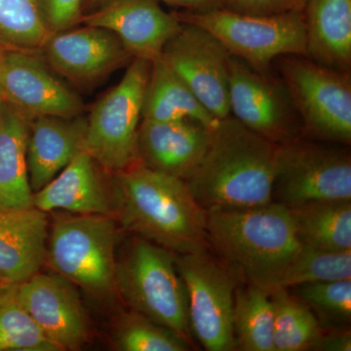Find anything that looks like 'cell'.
<instances>
[{
	"label": "cell",
	"instance_id": "cell-12",
	"mask_svg": "<svg viewBox=\"0 0 351 351\" xmlns=\"http://www.w3.org/2000/svg\"><path fill=\"white\" fill-rule=\"evenodd\" d=\"M160 58L215 119L232 115L228 96L230 54L210 32L182 22L181 29L164 46Z\"/></svg>",
	"mask_w": 351,
	"mask_h": 351
},
{
	"label": "cell",
	"instance_id": "cell-28",
	"mask_svg": "<svg viewBox=\"0 0 351 351\" xmlns=\"http://www.w3.org/2000/svg\"><path fill=\"white\" fill-rule=\"evenodd\" d=\"M341 279H351V250L325 251L302 243L269 291Z\"/></svg>",
	"mask_w": 351,
	"mask_h": 351
},
{
	"label": "cell",
	"instance_id": "cell-14",
	"mask_svg": "<svg viewBox=\"0 0 351 351\" xmlns=\"http://www.w3.org/2000/svg\"><path fill=\"white\" fill-rule=\"evenodd\" d=\"M39 55L53 71L78 85L100 82L133 60L114 34L87 25L53 32Z\"/></svg>",
	"mask_w": 351,
	"mask_h": 351
},
{
	"label": "cell",
	"instance_id": "cell-34",
	"mask_svg": "<svg viewBox=\"0 0 351 351\" xmlns=\"http://www.w3.org/2000/svg\"><path fill=\"white\" fill-rule=\"evenodd\" d=\"M313 350L320 351H350L351 334L350 330L341 328L325 331L323 328L319 339L314 345Z\"/></svg>",
	"mask_w": 351,
	"mask_h": 351
},
{
	"label": "cell",
	"instance_id": "cell-15",
	"mask_svg": "<svg viewBox=\"0 0 351 351\" xmlns=\"http://www.w3.org/2000/svg\"><path fill=\"white\" fill-rule=\"evenodd\" d=\"M25 308L60 350H78L89 339L86 311L75 284L60 274H34L18 284Z\"/></svg>",
	"mask_w": 351,
	"mask_h": 351
},
{
	"label": "cell",
	"instance_id": "cell-8",
	"mask_svg": "<svg viewBox=\"0 0 351 351\" xmlns=\"http://www.w3.org/2000/svg\"><path fill=\"white\" fill-rule=\"evenodd\" d=\"M351 200V157L343 147L301 137L278 145L271 202L292 208Z\"/></svg>",
	"mask_w": 351,
	"mask_h": 351
},
{
	"label": "cell",
	"instance_id": "cell-37",
	"mask_svg": "<svg viewBox=\"0 0 351 351\" xmlns=\"http://www.w3.org/2000/svg\"><path fill=\"white\" fill-rule=\"evenodd\" d=\"M4 105V100L3 98H2L1 92H0V114H1V110L2 108H3Z\"/></svg>",
	"mask_w": 351,
	"mask_h": 351
},
{
	"label": "cell",
	"instance_id": "cell-5",
	"mask_svg": "<svg viewBox=\"0 0 351 351\" xmlns=\"http://www.w3.org/2000/svg\"><path fill=\"white\" fill-rule=\"evenodd\" d=\"M117 223L107 215L59 217L51 226L46 263L56 274L97 297L115 294Z\"/></svg>",
	"mask_w": 351,
	"mask_h": 351
},
{
	"label": "cell",
	"instance_id": "cell-9",
	"mask_svg": "<svg viewBox=\"0 0 351 351\" xmlns=\"http://www.w3.org/2000/svg\"><path fill=\"white\" fill-rule=\"evenodd\" d=\"M152 62L133 58L119 84L95 104L83 149L104 170L117 173L137 162V136Z\"/></svg>",
	"mask_w": 351,
	"mask_h": 351
},
{
	"label": "cell",
	"instance_id": "cell-2",
	"mask_svg": "<svg viewBox=\"0 0 351 351\" xmlns=\"http://www.w3.org/2000/svg\"><path fill=\"white\" fill-rule=\"evenodd\" d=\"M277 149L230 115L214 126L206 154L186 184L206 211L269 204Z\"/></svg>",
	"mask_w": 351,
	"mask_h": 351
},
{
	"label": "cell",
	"instance_id": "cell-26",
	"mask_svg": "<svg viewBox=\"0 0 351 351\" xmlns=\"http://www.w3.org/2000/svg\"><path fill=\"white\" fill-rule=\"evenodd\" d=\"M274 304L276 351L313 350L323 327L315 314L288 289L269 291Z\"/></svg>",
	"mask_w": 351,
	"mask_h": 351
},
{
	"label": "cell",
	"instance_id": "cell-7",
	"mask_svg": "<svg viewBox=\"0 0 351 351\" xmlns=\"http://www.w3.org/2000/svg\"><path fill=\"white\" fill-rule=\"evenodd\" d=\"M274 64L302 120V137L350 145L351 73L302 55H283Z\"/></svg>",
	"mask_w": 351,
	"mask_h": 351
},
{
	"label": "cell",
	"instance_id": "cell-25",
	"mask_svg": "<svg viewBox=\"0 0 351 351\" xmlns=\"http://www.w3.org/2000/svg\"><path fill=\"white\" fill-rule=\"evenodd\" d=\"M274 304L269 291L247 283L237 286L233 302V332L237 350L276 351Z\"/></svg>",
	"mask_w": 351,
	"mask_h": 351
},
{
	"label": "cell",
	"instance_id": "cell-23",
	"mask_svg": "<svg viewBox=\"0 0 351 351\" xmlns=\"http://www.w3.org/2000/svg\"><path fill=\"white\" fill-rule=\"evenodd\" d=\"M197 120L208 127L216 125L215 119L181 77L160 57L152 62L145 87L142 119L174 121Z\"/></svg>",
	"mask_w": 351,
	"mask_h": 351
},
{
	"label": "cell",
	"instance_id": "cell-6",
	"mask_svg": "<svg viewBox=\"0 0 351 351\" xmlns=\"http://www.w3.org/2000/svg\"><path fill=\"white\" fill-rule=\"evenodd\" d=\"M172 14L180 22L206 29L232 56L260 73H271L274 61L283 55L306 56L302 11L258 16L221 7L207 12L182 10Z\"/></svg>",
	"mask_w": 351,
	"mask_h": 351
},
{
	"label": "cell",
	"instance_id": "cell-21",
	"mask_svg": "<svg viewBox=\"0 0 351 351\" xmlns=\"http://www.w3.org/2000/svg\"><path fill=\"white\" fill-rule=\"evenodd\" d=\"M302 15L306 57L351 73V0H306Z\"/></svg>",
	"mask_w": 351,
	"mask_h": 351
},
{
	"label": "cell",
	"instance_id": "cell-29",
	"mask_svg": "<svg viewBox=\"0 0 351 351\" xmlns=\"http://www.w3.org/2000/svg\"><path fill=\"white\" fill-rule=\"evenodd\" d=\"M0 351H61L32 320L17 285L0 283Z\"/></svg>",
	"mask_w": 351,
	"mask_h": 351
},
{
	"label": "cell",
	"instance_id": "cell-18",
	"mask_svg": "<svg viewBox=\"0 0 351 351\" xmlns=\"http://www.w3.org/2000/svg\"><path fill=\"white\" fill-rule=\"evenodd\" d=\"M101 168L86 152H78L52 181L34 193V207L47 214L62 210L114 218V184L108 186Z\"/></svg>",
	"mask_w": 351,
	"mask_h": 351
},
{
	"label": "cell",
	"instance_id": "cell-36",
	"mask_svg": "<svg viewBox=\"0 0 351 351\" xmlns=\"http://www.w3.org/2000/svg\"><path fill=\"white\" fill-rule=\"evenodd\" d=\"M101 0H83V13H84L85 9H87V7H95L97 4L100 2Z\"/></svg>",
	"mask_w": 351,
	"mask_h": 351
},
{
	"label": "cell",
	"instance_id": "cell-20",
	"mask_svg": "<svg viewBox=\"0 0 351 351\" xmlns=\"http://www.w3.org/2000/svg\"><path fill=\"white\" fill-rule=\"evenodd\" d=\"M87 120L36 117L27 120V165L32 191H40L84 151Z\"/></svg>",
	"mask_w": 351,
	"mask_h": 351
},
{
	"label": "cell",
	"instance_id": "cell-31",
	"mask_svg": "<svg viewBox=\"0 0 351 351\" xmlns=\"http://www.w3.org/2000/svg\"><path fill=\"white\" fill-rule=\"evenodd\" d=\"M294 288V295L332 322L348 323L351 319V279L302 284Z\"/></svg>",
	"mask_w": 351,
	"mask_h": 351
},
{
	"label": "cell",
	"instance_id": "cell-17",
	"mask_svg": "<svg viewBox=\"0 0 351 351\" xmlns=\"http://www.w3.org/2000/svg\"><path fill=\"white\" fill-rule=\"evenodd\" d=\"M197 120H141L137 160L149 169L188 181L206 154L212 130Z\"/></svg>",
	"mask_w": 351,
	"mask_h": 351
},
{
	"label": "cell",
	"instance_id": "cell-35",
	"mask_svg": "<svg viewBox=\"0 0 351 351\" xmlns=\"http://www.w3.org/2000/svg\"><path fill=\"white\" fill-rule=\"evenodd\" d=\"M164 3L191 12H207L221 8V0H158Z\"/></svg>",
	"mask_w": 351,
	"mask_h": 351
},
{
	"label": "cell",
	"instance_id": "cell-27",
	"mask_svg": "<svg viewBox=\"0 0 351 351\" xmlns=\"http://www.w3.org/2000/svg\"><path fill=\"white\" fill-rule=\"evenodd\" d=\"M52 32L38 0H0V53H38Z\"/></svg>",
	"mask_w": 351,
	"mask_h": 351
},
{
	"label": "cell",
	"instance_id": "cell-4",
	"mask_svg": "<svg viewBox=\"0 0 351 351\" xmlns=\"http://www.w3.org/2000/svg\"><path fill=\"white\" fill-rule=\"evenodd\" d=\"M115 292L131 311L191 341L188 298L175 254L136 235L115 265Z\"/></svg>",
	"mask_w": 351,
	"mask_h": 351
},
{
	"label": "cell",
	"instance_id": "cell-10",
	"mask_svg": "<svg viewBox=\"0 0 351 351\" xmlns=\"http://www.w3.org/2000/svg\"><path fill=\"white\" fill-rule=\"evenodd\" d=\"M209 251L175 254L188 298L189 329L205 350H237L233 302L239 277Z\"/></svg>",
	"mask_w": 351,
	"mask_h": 351
},
{
	"label": "cell",
	"instance_id": "cell-16",
	"mask_svg": "<svg viewBox=\"0 0 351 351\" xmlns=\"http://www.w3.org/2000/svg\"><path fill=\"white\" fill-rule=\"evenodd\" d=\"M158 0H101L82 15L80 24L112 32L133 58L154 61L181 29L182 22L164 11Z\"/></svg>",
	"mask_w": 351,
	"mask_h": 351
},
{
	"label": "cell",
	"instance_id": "cell-19",
	"mask_svg": "<svg viewBox=\"0 0 351 351\" xmlns=\"http://www.w3.org/2000/svg\"><path fill=\"white\" fill-rule=\"evenodd\" d=\"M49 219L36 207L0 212V283L18 285L47 262Z\"/></svg>",
	"mask_w": 351,
	"mask_h": 351
},
{
	"label": "cell",
	"instance_id": "cell-11",
	"mask_svg": "<svg viewBox=\"0 0 351 351\" xmlns=\"http://www.w3.org/2000/svg\"><path fill=\"white\" fill-rule=\"evenodd\" d=\"M228 96L230 114L261 137L276 145L302 137V120L278 75L230 55Z\"/></svg>",
	"mask_w": 351,
	"mask_h": 351
},
{
	"label": "cell",
	"instance_id": "cell-3",
	"mask_svg": "<svg viewBox=\"0 0 351 351\" xmlns=\"http://www.w3.org/2000/svg\"><path fill=\"white\" fill-rule=\"evenodd\" d=\"M206 212L210 249L239 279L269 291L302 245L290 209L270 202Z\"/></svg>",
	"mask_w": 351,
	"mask_h": 351
},
{
	"label": "cell",
	"instance_id": "cell-33",
	"mask_svg": "<svg viewBox=\"0 0 351 351\" xmlns=\"http://www.w3.org/2000/svg\"><path fill=\"white\" fill-rule=\"evenodd\" d=\"M306 0H221V7L247 15L302 12Z\"/></svg>",
	"mask_w": 351,
	"mask_h": 351
},
{
	"label": "cell",
	"instance_id": "cell-24",
	"mask_svg": "<svg viewBox=\"0 0 351 351\" xmlns=\"http://www.w3.org/2000/svg\"><path fill=\"white\" fill-rule=\"evenodd\" d=\"M290 211L301 243L325 251L351 250V200L309 203Z\"/></svg>",
	"mask_w": 351,
	"mask_h": 351
},
{
	"label": "cell",
	"instance_id": "cell-13",
	"mask_svg": "<svg viewBox=\"0 0 351 351\" xmlns=\"http://www.w3.org/2000/svg\"><path fill=\"white\" fill-rule=\"evenodd\" d=\"M0 92L4 103L27 120L75 117L84 110L82 98L58 80L38 53H0Z\"/></svg>",
	"mask_w": 351,
	"mask_h": 351
},
{
	"label": "cell",
	"instance_id": "cell-30",
	"mask_svg": "<svg viewBox=\"0 0 351 351\" xmlns=\"http://www.w3.org/2000/svg\"><path fill=\"white\" fill-rule=\"evenodd\" d=\"M112 345L119 351H186L191 341L181 335L131 311L120 314L113 326Z\"/></svg>",
	"mask_w": 351,
	"mask_h": 351
},
{
	"label": "cell",
	"instance_id": "cell-22",
	"mask_svg": "<svg viewBox=\"0 0 351 351\" xmlns=\"http://www.w3.org/2000/svg\"><path fill=\"white\" fill-rule=\"evenodd\" d=\"M27 137V120L4 103L0 114V212L34 207Z\"/></svg>",
	"mask_w": 351,
	"mask_h": 351
},
{
	"label": "cell",
	"instance_id": "cell-1",
	"mask_svg": "<svg viewBox=\"0 0 351 351\" xmlns=\"http://www.w3.org/2000/svg\"><path fill=\"white\" fill-rule=\"evenodd\" d=\"M114 219L122 228L176 254L210 250L206 210L184 180L135 162L113 173Z\"/></svg>",
	"mask_w": 351,
	"mask_h": 351
},
{
	"label": "cell",
	"instance_id": "cell-32",
	"mask_svg": "<svg viewBox=\"0 0 351 351\" xmlns=\"http://www.w3.org/2000/svg\"><path fill=\"white\" fill-rule=\"evenodd\" d=\"M38 4L52 34L80 24L83 0H38Z\"/></svg>",
	"mask_w": 351,
	"mask_h": 351
}]
</instances>
